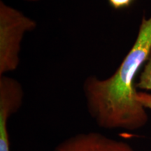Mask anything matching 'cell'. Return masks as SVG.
<instances>
[{
    "mask_svg": "<svg viewBox=\"0 0 151 151\" xmlns=\"http://www.w3.org/2000/svg\"><path fill=\"white\" fill-rule=\"evenodd\" d=\"M151 50V16H143L133 46L116 72L101 80L84 81L83 92L90 116L105 129L137 130L148 121L146 108L138 99L136 77Z\"/></svg>",
    "mask_w": 151,
    "mask_h": 151,
    "instance_id": "1",
    "label": "cell"
},
{
    "mask_svg": "<svg viewBox=\"0 0 151 151\" xmlns=\"http://www.w3.org/2000/svg\"><path fill=\"white\" fill-rule=\"evenodd\" d=\"M37 27L32 19L0 1V76L18 68L24 35Z\"/></svg>",
    "mask_w": 151,
    "mask_h": 151,
    "instance_id": "2",
    "label": "cell"
},
{
    "mask_svg": "<svg viewBox=\"0 0 151 151\" xmlns=\"http://www.w3.org/2000/svg\"><path fill=\"white\" fill-rule=\"evenodd\" d=\"M23 97L18 81L5 75L0 76V151H10L9 120L20 109Z\"/></svg>",
    "mask_w": 151,
    "mask_h": 151,
    "instance_id": "3",
    "label": "cell"
},
{
    "mask_svg": "<svg viewBox=\"0 0 151 151\" xmlns=\"http://www.w3.org/2000/svg\"><path fill=\"white\" fill-rule=\"evenodd\" d=\"M52 151H135L124 141L96 132L79 133L65 139Z\"/></svg>",
    "mask_w": 151,
    "mask_h": 151,
    "instance_id": "4",
    "label": "cell"
},
{
    "mask_svg": "<svg viewBox=\"0 0 151 151\" xmlns=\"http://www.w3.org/2000/svg\"><path fill=\"white\" fill-rule=\"evenodd\" d=\"M136 87L139 89L151 91V50Z\"/></svg>",
    "mask_w": 151,
    "mask_h": 151,
    "instance_id": "5",
    "label": "cell"
},
{
    "mask_svg": "<svg viewBox=\"0 0 151 151\" xmlns=\"http://www.w3.org/2000/svg\"><path fill=\"white\" fill-rule=\"evenodd\" d=\"M138 99L145 108L151 109V93L138 92Z\"/></svg>",
    "mask_w": 151,
    "mask_h": 151,
    "instance_id": "6",
    "label": "cell"
},
{
    "mask_svg": "<svg viewBox=\"0 0 151 151\" xmlns=\"http://www.w3.org/2000/svg\"><path fill=\"white\" fill-rule=\"evenodd\" d=\"M109 4L115 9H122L129 6L134 0H108Z\"/></svg>",
    "mask_w": 151,
    "mask_h": 151,
    "instance_id": "7",
    "label": "cell"
},
{
    "mask_svg": "<svg viewBox=\"0 0 151 151\" xmlns=\"http://www.w3.org/2000/svg\"><path fill=\"white\" fill-rule=\"evenodd\" d=\"M24 1H40V0H24Z\"/></svg>",
    "mask_w": 151,
    "mask_h": 151,
    "instance_id": "8",
    "label": "cell"
}]
</instances>
